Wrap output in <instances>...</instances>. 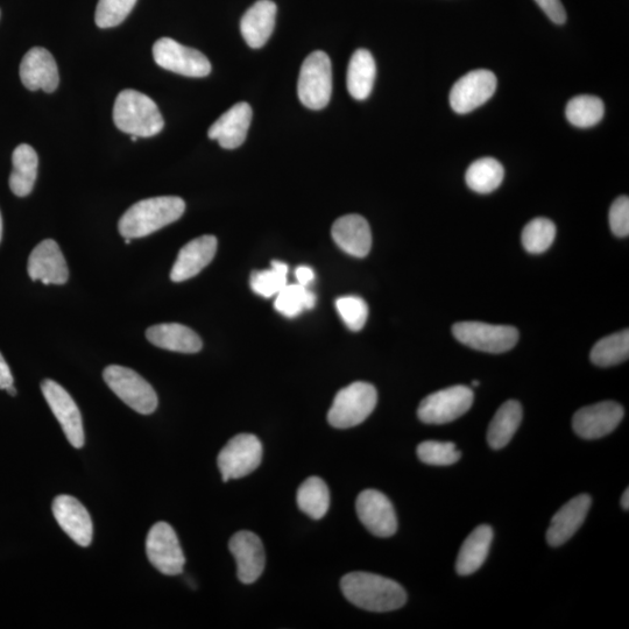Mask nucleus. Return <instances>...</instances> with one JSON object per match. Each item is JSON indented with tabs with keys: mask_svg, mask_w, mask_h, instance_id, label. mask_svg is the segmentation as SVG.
Masks as SVG:
<instances>
[{
	"mask_svg": "<svg viewBox=\"0 0 629 629\" xmlns=\"http://www.w3.org/2000/svg\"><path fill=\"white\" fill-rule=\"evenodd\" d=\"M341 589L350 603L370 612L399 610L407 602V593L399 583L370 572H351L344 576Z\"/></svg>",
	"mask_w": 629,
	"mask_h": 629,
	"instance_id": "nucleus-1",
	"label": "nucleus"
},
{
	"mask_svg": "<svg viewBox=\"0 0 629 629\" xmlns=\"http://www.w3.org/2000/svg\"><path fill=\"white\" fill-rule=\"evenodd\" d=\"M186 203L178 196L152 197L126 210L118 230L124 238H143L172 224L185 214Z\"/></svg>",
	"mask_w": 629,
	"mask_h": 629,
	"instance_id": "nucleus-2",
	"label": "nucleus"
},
{
	"mask_svg": "<svg viewBox=\"0 0 629 629\" xmlns=\"http://www.w3.org/2000/svg\"><path fill=\"white\" fill-rule=\"evenodd\" d=\"M113 122L130 136L151 138L164 129L165 120L158 105L137 90L126 89L117 97Z\"/></svg>",
	"mask_w": 629,
	"mask_h": 629,
	"instance_id": "nucleus-3",
	"label": "nucleus"
},
{
	"mask_svg": "<svg viewBox=\"0 0 629 629\" xmlns=\"http://www.w3.org/2000/svg\"><path fill=\"white\" fill-rule=\"evenodd\" d=\"M377 402L376 387L357 381L337 393L328 413V421L337 429L359 426L373 413Z\"/></svg>",
	"mask_w": 629,
	"mask_h": 629,
	"instance_id": "nucleus-4",
	"label": "nucleus"
},
{
	"mask_svg": "<svg viewBox=\"0 0 629 629\" xmlns=\"http://www.w3.org/2000/svg\"><path fill=\"white\" fill-rule=\"evenodd\" d=\"M103 378L111 391L133 411L143 415L157 411V393L136 371L129 367L110 365L104 370Z\"/></svg>",
	"mask_w": 629,
	"mask_h": 629,
	"instance_id": "nucleus-5",
	"label": "nucleus"
},
{
	"mask_svg": "<svg viewBox=\"0 0 629 629\" xmlns=\"http://www.w3.org/2000/svg\"><path fill=\"white\" fill-rule=\"evenodd\" d=\"M298 94L301 103L310 110L327 108L332 94V67L327 54L316 51L303 62Z\"/></svg>",
	"mask_w": 629,
	"mask_h": 629,
	"instance_id": "nucleus-6",
	"label": "nucleus"
},
{
	"mask_svg": "<svg viewBox=\"0 0 629 629\" xmlns=\"http://www.w3.org/2000/svg\"><path fill=\"white\" fill-rule=\"evenodd\" d=\"M452 334L469 348L494 355L512 350L519 341L518 329L483 322L456 323Z\"/></svg>",
	"mask_w": 629,
	"mask_h": 629,
	"instance_id": "nucleus-7",
	"label": "nucleus"
},
{
	"mask_svg": "<svg viewBox=\"0 0 629 629\" xmlns=\"http://www.w3.org/2000/svg\"><path fill=\"white\" fill-rule=\"evenodd\" d=\"M263 459V444L257 436L239 434L232 437L219 452L217 463L223 482L249 476Z\"/></svg>",
	"mask_w": 629,
	"mask_h": 629,
	"instance_id": "nucleus-8",
	"label": "nucleus"
},
{
	"mask_svg": "<svg viewBox=\"0 0 629 629\" xmlns=\"http://www.w3.org/2000/svg\"><path fill=\"white\" fill-rule=\"evenodd\" d=\"M475 400L471 388L458 385L435 392L424 398L418 415L423 423L445 424L455 421L470 411Z\"/></svg>",
	"mask_w": 629,
	"mask_h": 629,
	"instance_id": "nucleus-9",
	"label": "nucleus"
},
{
	"mask_svg": "<svg viewBox=\"0 0 629 629\" xmlns=\"http://www.w3.org/2000/svg\"><path fill=\"white\" fill-rule=\"evenodd\" d=\"M153 58L161 68L182 76L200 79L211 73V63L206 55L171 38L155 42Z\"/></svg>",
	"mask_w": 629,
	"mask_h": 629,
	"instance_id": "nucleus-10",
	"label": "nucleus"
},
{
	"mask_svg": "<svg viewBox=\"0 0 629 629\" xmlns=\"http://www.w3.org/2000/svg\"><path fill=\"white\" fill-rule=\"evenodd\" d=\"M146 553L153 567L166 576L181 575L185 568L186 557L179 537L167 522H158L151 528L147 535Z\"/></svg>",
	"mask_w": 629,
	"mask_h": 629,
	"instance_id": "nucleus-11",
	"label": "nucleus"
},
{
	"mask_svg": "<svg viewBox=\"0 0 629 629\" xmlns=\"http://www.w3.org/2000/svg\"><path fill=\"white\" fill-rule=\"evenodd\" d=\"M41 391L55 418L61 424L69 443L76 449L82 448L86 436H84L82 415L74 399L65 388L51 379L42 381Z\"/></svg>",
	"mask_w": 629,
	"mask_h": 629,
	"instance_id": "nucleus-12",
	"label": "nucleus"
},
{
	"mask_svg": "<svg viewBox=\"0 0 629 629\" xmlns=\"http://www.w3.org/2000/svg\"><path fill=\"white\" fill-rule=\"evenodd\" d=\"M497 77L490 70L478 69L464 75L450 91L452 110L465 115L482 106L496 93Z\"/></svg>",
	"mask_w": 629,
	"mask_h": 629,
	"instance_id": "nucleus-13",
	"label": "nucleus"
},
{
	"mask_svg": "<svg viewBox=\"0 0 629 629\" xmlns=\"http://www.w3.org/2000/svg\"><path fill=\"white\" fill-rule=\"evenodd\" d=\"M360 522L374 536L391 537L398 530V518L391 500L377 490H365L356 503Z\"/></svg>",
	"mask_w": 629,
	"mask_h": 629,
	"instance_id": "nucleus-14",
	"label": "nucleus"
},
{
	"mask_svg": "<svg viewBox=\"0 0 629 629\" xmlns=\"http://www.w3.org/2000/svg\"><path fill=\"white\" fill-rule=\"evenodd\" d=\"M624 415V408L618 402L603 401L579 409L572 420V427L584 440H597L616 430Z\"/></svg>",
	"mask_w": 629,
	"mask_h": 629,
	"instance_id": "nucleus-15",
	"label": "nucleus"
},
{
	"mask_svg": "<svg viewBox=\"0 0 629 629\" xmlns=\"http://www.w3.org/2000/svg\"><path fill=\"white\" fill-rule=\"evenodd\" d=\"M229 548L237 563V575L243 584H252L263 575L266 555L260 537L242 530L231 537Z\"/></svg>",
	"mask_w": 629,
	"mask_h": 629,
	"instance_id": "nucleus-16",
	"label": "nucleus"
},
{
	"mask_svg": "<svg viewBox=\"0 0 629 629\" xmlns=\"http://www.w3.org/2000/svg\"><path fill=\"white\" fill-rule=\"evenodd\" d=\"M33 281L44 285H65L69 278L68 265L60 246L53 239H46L32 251L27 265Z\"/></svg>",
	"mask_w": 629,
	"mask_h": 629,
	"instance_id": "nucleus-17",
	"label": "nucleus"
},
{
	"mask_svg": "<svg viewBox=\"0 0 629 629\" xmlns=\"http://www.w3.org/2000/svg\"><path fill=\"white\" fill-rule=\"evenodd\" d=\"M20 80L28 90L54 93L59 87L60 76L53 55L42 47L28 51L20 63Z\"/></svg>",
	"mask_w": 629,
	"mask_h": 629,
	"instance_id": "nucleus-18",
	"label": "nucleus"
},
{
	"mask_svg": "<svg viewBox=\"0 0 629 629\" xmlns=\"http://www.w3.org/2000/svg\"><path fill=\"white\" fill-rule=\"evenodd\" d=\"M53 513L59 526L75 543L89 547L93 541L94 526L87 508L74 497H56L53 501Z\"/></svg>",
	"mask_w": 629,
	"mask_h": 629,
	"instance_id": "nucleus-19",
	"label": "nucleus"
},
{
	"mask_svg": "<svg viewBox=\"0 0 629 629\" xmlns=\"http://www.w3.org/2000/svg\"><path fill=\"white\" fill-rule=\"evenodd\" d=\"M251 122V105L240 102L233 105L210 126L209 138L217 140L225 150H235L244 144Z\"/></svg>",
	"mask_w": 629,
	"mask_h": 629,
	"instance_id": "nucleus-20",
	"label": "nucleus"
},
{
	"mask_svg": "<svg viewBox=\"0 0 629 629\" xmlns=\"http://www.w3.org/2000/svg\"><path fill=\"white\" fill-rule=\"evenodd\" d=\"M591 504L589 494H581L568 501L551 519L547 532L549 546L560 547L568 542L584 524Z\"/></svg>",
	"mask_w": 629,
	"mask_h": 629,
	"instance_id": "nucleus-21",
	"label": "nucleus"
},
{
	"mask_svg": "<svg viewBox=\"0 0 629 629\" xmlns=\"http://www.w3.org/2000/svg\"><path fill=\"white\" fill-rule=\"evenodd\" d=\"M217 245L216 237L202 236L183 246L172 268V281L183 282L196 277L215 258Z\"/></svg>",
	"mask_w": 629,
	"mask_h": 629,
	"instance_id": "nucleus-22",
	"label": "nucleus"
},
{
	"mask_svg": "<svg viewBox=\"0 0 629 629\" xmlns=\"http://www.w3.org/2000/svg\"><path fill=\"white\" fill-rule=\"evenodd\" d=\"M332 238L339 249L352 257L365 258L372 247L370 224L359 215L338 218L331 230Z\"/></svg>",
	"mask_w": 629,
	"mask_h": 629,
	"instance_id": "nucleus-23",
	"label": "nucleus"
},
{
	"mask_svg": "<svg viewBox=\"0 0 629 629\" xmlns=\"http://www.w3.org/2000/svg\"><path fill=\"white\" fill-rule=\"evenodd\" d=\"M278 7L272 0H258L247 10L240 21V32L246 44L253 49L266 45L274 31Z\"/></svg>",
	"mask_w": 629,
	"mask_h": 629,
	"instance_id": "nucleus-24",
	"label": "nucleus"
},
{
	"mask_svg": "<svg viewBox=\"0 0 629 629\" xmlns=\"http://www.w3.org/2000/svg\"><path fill=\"white\" fill-rule=\"evenodd\" d=\"M146 337L158 348L173 352L197 353L203 348L201 337L179 323L153 325L147 329Z\"/></svg>",
	"mask_w": 629,
	"mask_h": 629,
	"instance_id": "nucleus-25",
	"label": "nucleus"
},
{
	"mask_svg": "<svg viewBox=\"0 0 629 629\" xmlns=\"http://www.w3.org/2000/svg\"><path fill=\"white\" fill-rule=\"evenodd\" d=\"M493 540V529L482 525L477 527L463 543L459 551L456 571L459 576L475 574L485 563Z\"/></svg>",
	"mask_w": 629,
	"mask_h": 629,
	"instance_id": "nucleus-26",
	"label": "nucleus"
},
{
	"mask_svg": "<svg viewBox=\"0 0 629 629\" xmlns=\"http://www.w3.org/2000/svg\"><path fill=\"white\" fill-rule=\"evenodd\" d=\"M377 66L373 55L366 49H358L348 67L346 84L350 95L357 101H364L372 93L376 81Z\"/></svg>",
	"mask_w": 629,
	"mask_h": 629,
	"instance_id": "nucleus-27",
	"label": "nucleus"
},
{
	"mask_svg": "<svg viewBox=\"0 0 629 629\" xmlns=\"http://www.w3.org/2000/svg\"><path fill=\"white\" fill-rule=\"evenodd\" d=\"M13 171L10 175V188L18 197L32 193L38 176L39 159L34 148L27 144L19 145L12 155Z\"/></svg>",
	"mask_w": 629,
	"mask_h": 629,
	"instance_id": "nucleus-28",
	"label": "nucleus"
},
{
	"mask_svg": "<svg viewBox=\"0 0 629 629\" xmlns=\"http://www.w3.org/2000/svg\"><path fill=\"white\" fill-rule=\"evenodd\" d=\"M522 421V407L517 400H508L498 409L487 431V442L494 450H500L511 442Z\"/></svg>",
	"mask_w": 629,
	"mask_h": 629,
	"instance_id": "nucleus-29",
	"label": "nucleus"
},
{
	"mask_svg": "<svg viewBox=\"0 0 629 629\" xmlns=\"http://www.w3.org/2000/svg\"><path fill=\"white\" fill-rule=\"evenodd\" d=\"M505 178V169L493 158L479 159L465 174L466 185L478 194H490L497 190Z\"/></svg>",
	"mask_w": 629,
	"mask_h": 629,
	"instance_id": "nucleus-30",
	"label": "nucleus"
},
{
	"mask_svg": "<svg viewBox=\"0 0 629 629\" xmlns=\"http://www.w3.org/2000/svg\"><path fill=\"white\" fill-rule=\"evenodd\" d=\"M300 510L314 520H321L330 507V492L324 480L310 477L299 487L296 496Z\"/></svg>",
	"mask_w": 629,
	"mask_h": 629,
	"instance_id": "nucleus-31",
	"label": "nucleus"
},
{
	"mask_svg": "<svg viewBox=\"0 0 629 629\" xmlns=\"http://www.w3.org/2000/svg\"><path fill=\"white\" fill-rule=\"evenodd\" d=\"M629 357V331L607 336L593 346L591 362L600 367H611L624 363Z\"/></svg>",
	"mask_w": 629,
	"mask_h": 629,
	"instance_id": "nucleus-32",
	"label": "nucleus"
},
{
	"mask_svg": "<svg viewBox=\"0 0 629 629\" xmlns=\"http://www.w3.org/2000/svg\"><path fill=\"white\" fill-rule=\"evenodd\" d=\"M565 115L572 125L581 127V129H588L603 119L605 105L596 96H576L568 103Z\"/></svg>",
	"mask_w": 629,
	"mask_h": 629,
	"instance_id": "nucleus-33",
	"label": "nucleus"
},
{
	"mask_svg": "<svg viewBox=\"0 0 629 629\" xmlns=\"http://www.w3.org/2000/svg\"><path fill=\"white\" fill-rule=\"evenodd\" d=\"M274 305L280 314L293 318L305 310L313 309L316 305V295L308 287L287 284L275 296Z\"/></svg>",
	"mask_w": 629,
	"mask_h": 629,
	"instance_id": "nucleus-34",
	"label": "nucleus"
},
{
	"mask_svg": "<svg viewBox=\"0 0 629 629\" xmlns=\"http://www.w3.org/2000/svg\"><path fill=\"white\" fill-rule=\"evenodd\" d=\"M556 237V225L548 218H535L522 231V245L532 254L546 252Z\"/></svg>",
	"mask_w": 629,
	"mask_h": 629,
	"instance_id": "nucleus-35",
	"label": "nucleus"
},
{
	"mask_svg": "<svg viewBox=\"0 0 629 629\" xmlns=\"http://www.w3.org/2000/svg\"><path fill=\"white\" fill-rule=\"evenodd\" d=\"M287 277L288 265L274 260L270 270L258 271L252 274V291L263 296V298H273L288 284Z\"/></svg>",
	"mask_w": 629,
	"mask_h": 629,
	"instance_id": "nucleus-36",
	"label": "nucleus"
},
{
	"mask_svg": "<svg viewBox=\"0 0 629 629\" xmlns=\"http://www.w3.org/2000/svg\"><path fill=\"white\" fill-rule=\"evenodd\" d=\"M416 452L422 463L435 466L456 464L462 457L456 445L451 442H422Z\"/></svg>",
	"mask_w": 629,
	"mask_h": 629,
	"instance_id": "nucleus-37",
	"label": "nucleus"
},
{
	"mask_svg": "<svg viewBox=\"0 0 629 629\" xmlns=\"http://www.w3.org/2000/svg\"><path fill=\"white\" fill-rule=\"evenodd\" d=\"M137 0H98L95 21L100 28L116 27L129 17Z\"/></svg>",
	"mask_w": 629,
	"mask_h": 629,
	"instance_id": "nucleus-38",
	"label": "nucleus"
},
{
	"mask_svg": "<svg viewBox=\"0 0 629 629\" xmlns=\"http://www.w3.org/2000/svg\"><path fill=\"white\" fill-rule=\"evenodd\" d=\"M336 308L346 327L351 331H360L369 317V307L359 296H343L336 301Z\"/></svg>",
	"mask_w": 629,
	"mask_h": 629,
	"instance_id": "nucleus-39",
	"label": "nucleus"
},
{
	"mask_svg": "<svg viewBox=\"0 0 629 629\" xmlns=\"http://www.w3.org/2000/svg\"><path fill=\"white\" fill-rule=\"evenodd\" d=\"M611 230L617 237L624 238L629 235V199L628 196H620L613 202L610 209Z\"/></svg>",
	"mask_w": 629,
	"mask_h": 629,
	"instance_id": "nucleus-40",
	"label": "nucleus"
},
{
	"mask_svg": "<svg viewBox=\"0 0 629 629\" xmlns=\"http://www.w3.org/2000/svg\"><path fill=\"white\" fill-rule=\"evenodd\" d=\"M548 18L557 25H562L567 21V12L561 0H535Z\"/></svg>",
	"mask_w": 629,
	"mask_h": 629,
	"instance_id": "nucleus-41",
	"label": "nucleus"
},
{
	"mask_svg": "<svg viewBox=\"0 0 629 629\" xmlns=\"http://www.w3.org/2000/svg\"><path fill=\"white\" fill-rule=\"evenodd\" d=\"M295 277L299 285L309 287L315 280V272L308 266H299L296 268Z\"/></svg>",
	"mask_w": 629,
	"mask_h": 629,
	"instance_id": "nucleus-42",
	"label": "nucleus"
},
{
	"mask_svg": "<svg viewBox=\"0 0 629 629\" xmlns=\"http://www.w3.org/2000/svg\"><path fill=\"white\" fill-rule=\"evenodd\" d=\"M13 385V376L10 366L7 365L2 353H0V390H6Z\"/></svg>",
	"mask_w": 629,
	"mask_h": 629,
	"instance_id": "nucleus-43",
	"label": "nucleus"
},
{
	"mask_svg": "<svg viewBox=\"0 0 629 629\" xmlns=\"http://www.w3.org/2000/svg\"><path fill=\"white\" fill-rule=\"evenodd\" d=\"M621 506H623L625 511L629 510V491H628V489L624 492L623 497H621Z\"/></svg>",
	"mask_w": 629,
	"mask_h": 629,
	"instance_id": "nucleus-44",
	"label": "nucleus"
},
{
	"mask_svg": "<svg viewBox=\"0 0 629 629\" xmlns=\"http://www.w3.org/2000/svg\"><path fill=\"white\" fill-rule=\"evenodd\" d=\"M6 391L9 392V394L12 395V397H16L17 395L16 388H14L13 385L10 387H7Z\"/></svg>",
	"mask_w": 629,
	"mask_h": 629,
	"instance_id": "nucleus-45",
	"label": "nucleus"
},
{
	"mask_svg": "<svg viewBox=\"0 0 629 629\" xmlns=\"http://www.w3.org/2000/svg\"><path fill=\"white\" fill-rule=\"evenodd\" d=\"M3 237V218H2V214H0V240H2Z\"/></svg>",
	"mask_w": 629,
	"mask_h": 629,
	"instance_id": "nucleus-46",
	"label": "nucleus"
},
{
	"mask_svg": "<svg viewBox=\"0 0 629 629\" xmlns=\"http://www.w3.org/2000/svg\"><path fill=\"white\" fill-rule=\"evenodd\" d=\"M472 385L476 387L479 386V381H473Z\"/></svg>",
	"mask_w": 629,
	"mask_h": 629,
	"instance_id": "nucleus-47",
	"label": "nucleus"
},
{
	"mask_svg": "<svg viewBox=\"0 0 629 629\" xmlns=\"http://www.w3.org/2000/svg\"><path fill=\"white\" fill-rule=\"evenodd\" d=\"M131 140H132V141H137V140H138V137H137V136H131Z\"/></svg>",
	"mask_w": 629,
	"mask_h": 629,
	"instance_id": "nucleus-48",
	"label": "nucleus"
}]
</instances>
